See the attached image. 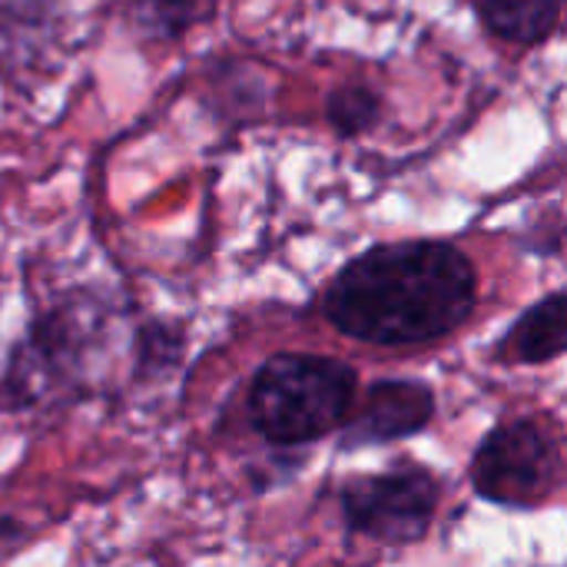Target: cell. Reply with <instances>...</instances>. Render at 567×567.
<instances>
[{
	"mask_svg": "<svg viewBox=\"0 0 567 567\" xmlns=\"http://www.w3.org/2000/svg\"><path fill=\"white\" fill-rule=\"evenodd\" d=\"M478 299L472 259L439 239L382 243L349 259L322 296L326 319L379 349L429 346L462 329Z\"/></svg>",
	"mask_w": 567,
	"mask_h": 567,
	"instance_id": "1",
	"label": "cell"
},
{
	"mask_svg": "<svg viewBox=\"0 0 567 567\" xmlns=\"http://www.w3.org/2000/svg\"><path fill=\"white\" fill-rule=\"evenodd\" d=\"M359 395L349 362L316 352H279L249 385V422L272 445H309L342 429Z\"/></svg>",
	"mask_w": 567,
	"mask_h": 567,
	"instance_id": "2",
	"label": "cell"
},
{
	"mask_svg": "<svg viewBox=\"0 0 567 567\" xmlns=\"http://www.w3.org/2000/svg\"><path fill=\"white\" fill-rule=\"evenodd\" d=\"M565 452L545 419H512L485 435L472 462L475 492L502 508L532 512L558 495Z\"/></svg>",
	"mask_w": 567,
	"mask_h": 567,
	"instance_id": "3",
	"label": "cell"
},
{
	"mask_svg": "<svg viewBox=\"0 0 567 567\" xmlns=\"http://www.w3.org/2000/svg\"><path fill=\"white\" fill-rule=\"evenodd\" d=\"M439 498V478L412 462H399L379 475L349 478L339 495L349 535L389 548L422 542L435 522Z\"/></svg>",
	"mask_w": 567,
	"mask_h": 567,
	"instance_id": "4",
	"label": "cell"
},
{
	"mask_svg": "<svg viewBox=\"0 0 567 567\" xmlns=\"http://www.w3.org/2000/svg\"><path fill=\"white\" fill-rule=\"evenodd\" d=\"M103 319L90 302H66L40 316L27 342L13 355V389L27 399H37L43 392L76 382Z\"/></svg>",
	"mask_w": 567,
	"mask_h": 567,
	"instance_id": "5",
	"label": "cell"
},
{
	"mask_svg": "<svg viewBox=\"0 0 567 567\" xmlns=\"http://www.w3.org/2000/svg\"><path fill=\"white\" fill-rule=\"evenodd\" d=\"M435 419V392L419 379H379L365 392L362 405H352L346 419V445H385L409 439Z\"/></svg>",
	"mask_w": 567,
	"mask_h": 567,
	"instance_id": "6",
	"label": "cell"
},
{
	"mask_svg": "<svg viewBox=\"0 0 567 567\" xmlns=\"http://www.w3.org/2000/svg\"><path fill=\"white\" fill-rule=\"evenodd\" d=\"M567 302L565 292H551L538 299L532 309L522 312V319L508 329V336L498 346V355L505 362L518 365H542L555 362L567 346Z\"/></svg>",
	"mask_w": 567,
	"mask_h": 567,
	"instance_id": "7",
	"label": "cell"
},
{
	"mask_svg": "<svg viewBox=\"0 0 567 567\" xmlns=\"http://www.w3.org/2000/svg\"><path fill=\"white\" fill-rule=\"evenodd\" d=\"M565 0H478L485 27L512 43H542L561 23Z\"/></svg>",
	"mask_w": 567,
	"mask_h": 567,
	"instance_id": "8",
	"label": "cell"
},
{
	"mask_svg": "<svg viewBox=\"0 0 567 567\" xmlns=\"http://www.w3.org/2000/svg\"><path fill=\"white\" fill-rule=\"evenodd\" d=\"M123 23L143 40H176L196 23L199 0H116Z\"/></svg>",
	"mask_w": 567,
	"mask_h": 567,
	"instance_id": "9",
	"label": "cell"
},
{
	"mask_svg": "<svg viewBox=\"0 0 567 567\" xmlns=\"http://www.w3.org/2000/svg\"><path fill=\"white\" fill-rule=\"evenodd\" d=\"M382 116V96L365 83H346L329 93L326 100V120L342 136H362L369 133Z\"/></svg>",
	"mask_w": 567,
	"mask_h": 567,
	"instance_id": "10",
	"label": "cell"
},
{
	"mask_svg": "<svg viewBox=\"0 0 567 567\" xmlns=\"http://www.w3.org/2000/svg\"><path fill=\"white\" fill-rule=\"evenodd\" d=\"M23 542H27V528L20 522L7 518V515H0V561L7 555H13Z\"/></svg>",
	"mask_w": 567,
	"mask_h": 567,
	"instance_id": "11",
	"label": "cell"
}]
</instances>
